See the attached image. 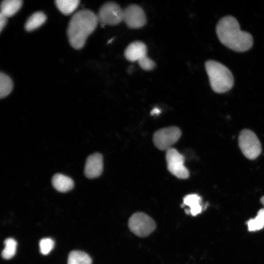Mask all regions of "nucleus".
<instances>
[{
    "label": "nucleus",
    "instance_id": "obj_7",
    "mask_svg": "<svg viewBox=\"0 0 264 264\" xmlns=\"http://www.w3.org/2000/svg\"><path fill=\"white\" fill-rule=\"evenodd\" d=\"M180 130L176 127H169L157 131L153 135L155 146L160 150H168L179 139Z\"/></svg>",
    "mask_w": 264,
    "mask_h": 264
},
{
    "label": "nucleus",
    "instance_id": "obj_16",
    "mask_svg": "<svg viewBox=\"0 0 264 264\" xmlns=\"http://www.w3.org/2000/svg\"><path fill=\"white\" fill-rule=\"evenodd\" d=\"M67 264H92V260L86 253L81 251H72L68 256Z\"/></svg>",
    "mask_w": 264,
    "mask_h": 264
},
{
    "label": "nucleus",
    "instance_id": "obj_21",
    "mask_svg": "<svg viewBox=\"0 0 264 264\" xmlns=\"http://www.w3.org/2000/svg\"><path fill=\"white\" fill-rule=\"evenodd\" d=\"M39 245L40 251L42 254L47 255L53 249L54 245V242L50 238H43L40 241Z\"/></svg>",
    "mask_w": 264,
    "mask_h": 264
},
{
    "label": "nucleus",
    "instance_id": "obj_17",
    "mask_svg": "<svg viewBox=\"0 0 264 264\" xmlns=\"http://www.w3.org/2000/svg\"><path fill=\"white\" fill-rule=\"evenodd\" d=\"M54 2L62 13L65 15H68L76 10L79 4L80 0H56Z\"/></svg>",
    "mask_w": 264,
    "mask_h": 264
},
{
    "label": "nucleus",
    "instance_id": "obj_2",
    "mask_svg": "<svg viewBox=\"0 0 264 264\" xmlns=\"http://www.w3.org/2000/svg\"><path fill=\"white\" fill-rule=\"evenodd\" d=\"M98 22L97 15L89 9H81L76 12L70 19L67 29L71 46L77 50L82 48Z\"/></svg>",
    "mask_w": 264,
    "mask_h": 264
},
{
    "label": "nucleus",
    "instance_id": "obj_23",
    "mask_svg": "<svg viewBox=\"0 0 264 264\" xmlns=\"http://www.w3.org/2000/svg\"><path fill=\"white\" fill-rule=\"evenodd\" d=\"M7 17L0 14V32H1L7 23Z\"/></svg>",
    "mask_w": 264,
    "mask_h": 264
},
{
    "label": "nucleus",
    "instance_id": "obj_1",
    "mask_svg": "<svg viewBox=\"0 0 264 264\" xmlns=\"http://www.w3.org/2000/svg\"><path fill=\"white\" fill-rule=\"evenodd\" d=\"M216 30L220 42L234 51L244 52L253 45L251 35L241 30L238 22L232 16L221 18L216 25Z\"/></svg>",
    "mask_w": 264,
    "mask_h": 264
},
{
    "label": "nucleus",
    "instance_id": "obj_10",
    "mask_svg": "<svg viewBox=\"0 0 264 264\" xmlns=\"http://www.w3.org/2000/svg\"><path fill=\"white\" fill-rule=\"evenodd\" d=\"M103 169V159L102 154L95 153L89 155L87 159L84 173L88 178L99 176Z\"/></svg>",
    "mask_w": 264,
    "mask_h": 264
},
{
    "label": "nucleus",
    "instance_id": "obj_22",
    "mask_svg": "<svg viewBox=\"0 0 264 264\" xmlns=\"http://www.w3.org/2000/svg\"><path fill=\"white\" fill-rule=\"evenodd\" d=\"M138 63L142 69L146 71L153 70L156 65L155 62L147 56L138 61Z\"/></svg>",
    "mask_w": 264,
    "mask_h": 264
},
{
    "label": "nucleus",
    "instance_id": "obj_4",
    "mask_svg": "<svg viewBox=\"0 0 264 264\" xmlns=\"http://www.w3.org/2000/svg\"><path fill=\"white\" fill-rule=\"evenodd\" d=\"M239 146L244 155L249 159L256 158L261 153V144L255 133L251 130H242L239 136Z\"/></svg>",
    "mask_w": 264,
    "mask_h": 264
},
{
    "label": "nucleus",
    "instance_id": "obj_20",
    "mask_svg": "<svg viewBox=\"0 0 264 264\" xmlns=\"http://www.w3.org/2000/svg\"><path fill=\"white\" fill-rule=\"evenodd\" d=\"M5 247L2 250L1 256L5 259H10L15 254L17 242L13 238H7L4 241Z\"/></svg>",
    "mask_w": 264,
    "mask_h": 264
},
{
    "label": "nucleus",
    "instance_id": "obj_24",
    "mask_svg": "<svg viewBox=\"0 0 264 264\" xmlns=\"http://www.w3.org/2000/svg\"><path fill=\"white\" fill-rule=\"evenodd\" d=\"M160 110L159 109L157 108H155L152 110L151 112V114L152 115H156L159 113H160Z\"/></svg>",
    "mask_w": 264,
    "mask_h": 264
},
{
    "label": "nucleus",
    "instance_id": "obj_14",
    "mask_svg": "<svg viewBox=\"0 0 264 264\" xmlns=\"http://www.w3.org/2000/svg\"><path fill=\"white\" fill-rule=\"evenodd\" d=\"M22 0H4L0 3V14L7 18L14 15L22 5Z\"/></svg>",
    "mask_w": 264,
    "mask_h": 264
},
{
    "label": "nucleus",
    "instance_id": "obj_3",
    "mask_svg": "<svg viewBox=\"0 0 264 264\" xmlns=\"http://www.w3.org/2000/svg\"><path fill=\"white\" fill-rule=\"evenodd\" d=\"M212 89L217 93H223L233 86L234 80L230 70L216 61L210 60L205 63Z\"/></svg>",
    "mask_w": 264,
    "mask_h": 264
},
{
    "label": "nucleus",
    "instance_id": "obj_8",
    "mask_svg": "<svg viewBox=\"0 0 264 264\" xmlns=\"http://www.w3.org/2000/svg\"><path fill=\"white\" fill-rule=\"evenodd\" d=\"M166 160L168 170L174 176L180 179L189 177V171L184 164V157L177 150L172 148L167 150Z\"/></svg>",
    "mask_w": 264,
    "mask_h": 264
},
{
    "label": "nucleus",
    "instance_id": "obj_11",
    "mask_svg": "<svg viewBox=\"0 0 264 264\" xmlns=\"http://www.w3.org/2000/svg\"><path fill=\"white\" fill-rule=\"evenodd\" d=\"M147 48L141 41H136L130 44L124 51L125 58L129 61H138L147 55Z\"/></svg>",
    "mask_w": 264,
    "mask_h": 264
},
{
    "label": "nucleus",
    "instance_id": "obj_9",
    "mask_svg": "<svg viewBox=\"0 0 264 264\" xmlns=\"http://www.w3.org/2000/svg\"><path fill=\"white\" fill-rule=\"evenodd\" d=\"M123 21L127 25L133 29L144 26L147 22L145 13L138 5H129L123 10Z\"/></svg>",
    "mask_w": 264,
    "mask_h": 264
},
{
    "label": "nucleus",
    "instance_id": "obj_6",
    "mask_svg": "<svg viewBox=\"0 0 264 264\" xmlns=\"http://www.w3.org/2000/svg\"><path fill=\"white\" fill-rule=\"evenodd\" d=\"M128 225L132 232L141 237L149 235L156 227L154 220L147 214L142 212L133 214L129 220Z\"/></svg>",
    "mask_w": 264,
    "mask_h": 264
},
{
    "label": "nucleus",
    "instance_id": "obj_15",
    "mask_svg": "<svg viewBox=\"0 0 264 264\" xmlns=\"http://www.w3.org/2000/svg\"><path fill=\"white\" fill-rule=\"evenodd\" d=\"M46 20V17L44 12H36L27 19L24 24V28L27 31H32L41 26Z\"/></svg>",
    "mask_w": 264,
    "mask_h": 264
},
{
    "label": "nucleus",
    "instance_id": "obj_18",
    "mask_svg": "<svg viewBox=\"0 0 264 264\" xmlns=\"http://www.w3.org/2000/svg\"><path fill=\"white\" fill-rule=\"evenodd\" d=\"M13 83L11 79L4 73H0V98L7 96L12 91Z\"/></svg>",
    "mask_w": 264,
    "mask_h": 264
},
{
    "label": "nucleus",
    "instance_id": "obj_12",
    "mask_svg": "<svg viewBox=\"0 0 264 264\" xmlns=\"http://www.w3.org/2000/svg\"><path fill=\"white\" fill-rule=\"evenodd\" d=\"M201 200V198L197 194L187 195L184 197L183 203L181 206H188L189 209L185 210V213L195 216L200 214L202 210V206L200 203Z\"/></svg>",
    "mask_w": 264,
    "mask_h": 264
},
{
    "label": "nucleus",
    "instance_id": "obj_19",
    "mask_svg": "<svg viewBox=\"0 0 264 264\" xmlns=\"http://www.w3.org/2000/svg\"><path fill=\"white\" fill-rule=\"evenodd\" d=\"M249 231H256L264 227V208L260 209L254 219H250L247 222Z\"/></svg>",
    "mask_w": 264,
    "mask_h": 264
},
{
    "label": "nucleus",
    "instance_id": "obj_25",
    "mask_svg": "<svg viewBox=\"0 0 264 264\" xmlns=\"http://www.w3.org/2000/svg\"><path fill=\"white\" fill-rule=\"evenodd\" d=\"M261 202L264 206V196L261 198Z\"/></svg>",
    "mask_w": 264,
    "mask_h": 264
},
{
    "label": "nucleus",
    "instance_id": "obj_5",
    "mask_svg": "<svg viewBox=\"0 0 264 264\" xmlns=\"http://www.w3.org/2000/svg\"><path fill=\"white\" fill-rule=\"evenodd\" d=\"M97 17L103 25H115L123 21V10L117 3L108 1L101 6Z\"/></svg>",
    "mask_w": 264,
    "mask_h": 264
},
{
    "label": "nucleus",
    "instance_id": "obj_13",
    "mask_svg": "<svg viewBox=\"0 0 264 264\" xmlns=\"http://www.w3.org/2000/svg\"><path fill=\"white\" fill-rule=\"evenodd\" d=\"M53 187L60 192H66L71 190L74 182L69 177L61 174H55L52 178Z\"/></svg>",
    "mask_w": 264,
    "mask_h": 264
}]
</instances>
